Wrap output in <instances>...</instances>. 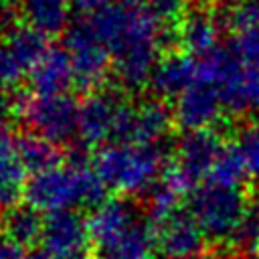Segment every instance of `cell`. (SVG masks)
Segmentation results:
<instances>
[{
    "label": "cell",
    "mask_w": 259,
    "mask_h": 259,
    "mask_svg": "<svg viewBox=\"0 0 259 259\" xmlns=\"http://www.w3.org/2000/svg\"><path fill=\"white\" fill-rule=\"evenodd\" d=\"M105 182L93 166L75 158L32 174L24 184V200L40 212L67 210L75 206H97L105 200Z\"/></svg>",
    "instance_id": "obj_1"
},
{
    "label": "cell",
    "mask_w": 259,
    "mask_h": 259,
    "mask_svg": "<svg viewBox=\"0 0 259 259\" xmlns=\"http://www.w3.org/2000/svg\"><path fill=\"white\" fill-rule=\"evenodd\" d=\"M166 40H170V32L160 26V18L150 8L136 6L123 36L111 49L117 81L130 91L150 85L152 71L162 57L160 53Z\"/></svg>",
    "instance_id": "obj_2"
},
{
    "label": "cell",
    "mask_w": 259,
    "mask_h": 259,
    "mask_svg": "<svg viewBox=\"0 0 259 259\" xmlns=\"http://www.w3.org/2000/svg\"><path fill=\"white\" fill-rule=\"evenodd\" d=\"M164 152L158 144L115 142L103 146L93 162L107 188L119 194H146L160 180Z\"/></svg>",
    "instance_id": "obj_3"
},
{
    "label": "cell",
    "mask_w": 259,
    "mask_h": 259,
    "mask_svg": "<svg viewBox=\"0 0 259 259\" xmlns=\"http://www.w3.org/2000/svg\"><path fill=\"white\" fill-rule=\"evenodd\" d=\"M249 204L251 196L243 186H229L208 180L192 190L188 198V214L198 223L208 241L227 247Z\"/></svg>",
    "instance_id": "obj_4"
},
{
    "label": "cell",
    "mask_w": 259,
    "mask_h": 259,
    "mask_svg": "<svg viewBox=\"0 0 259 259\" xmlns=\"http://www.w3.org/2000/svg\"><path fill=\"white\" fill-rule=\"evenodd\" d=\"M14 113L38 136L59 144L77 136L79 105L73 97L59 95H22L14 97Z\"/></svg>",
    "instance_id": "obj_5"
},
{
    "label": "cell",
    "mask_w": 259,
    "mask_h": 259,
    "mask_svg": "<svg viewBox=\"0 0 259 259\" xmlns=\"http://www.w3.org/2000/svg\"><path fill=\"white\" fill-rule=\"evenodd\" d=\"M65 49L71 55L75 83L81 89H97L109 73V49L95 36L87 16L75 20L65 30Z\"/></svg>",
    "instance_id": "obj_6"
},
{
    "label": "cell",
    "mask_w": 259,
    "mask_h": 259,
    "mask_svg": "<svg viewBox=\"0 0 259 259\" xmlns=\"http://www.w3.org/2000/svg\"><path fill=\"white\" fill-rule=\"evenodd\" d=\"M225 142L214 130H194L184 132L176 146L174 162L170 168L184 180L188 188L196 186L200 180L210 176V170L223 150Z\"/></svg>",
    "instance_id": "obj_7"
},
{
    "label": "cell",
    "mask_w": 259,
    "mask_h": 259,
    "mask_svg": "<svg viewBox=\"0 0 259 259\" xmlns=\"http://www.w3.org/2000/svg\"><path fill=\"white\" fill-rule=\"evenodd\" d=\"M174 123L172 111L160 97H150L138 105L123 103L115 127V138L119 142H142L158 144Z\"/></svg>",
    "instance_id": "obj_8"
},
{
    "label": "cell",
    "mask_w": 259,
    "mask_h": 259,
    "mask_svg": "<svg viewBox=\"0 0 259 259\" xmlns=\"http://www.w3.org/2000/svg\"><path fill=\"white\" fill-rule=\"evenodd\" d=\"M225 113L227 111L219 87L200 77H196V81L174 99L172 109L174 123L182 132L208 130L217 125Z\"/></svg>",
    "instance_id": "obj_9"
},
{
    "label": "cell",
    "mask_w": 259,
    "mask_h": 259,
    "mask_svg": "<svg viewBox=\"0 0 259 259\" xmlns=\"http://www.w3.org/2000/svg\"><path fill=\"white\" fill-rule=\"evenodd\" d=\"M121 105L123 101L109 91H91L79 103V119H77L79 142L91 148L115 138Z\"/></svg>",
    "instance_id": "obj_10"
},
{
    "label": "cell",
    "mask_w": 259,
    "mask_h": 259,
    "mask_svg": "<svg viewBox=\"0 0 259 259\" xmlns=\"http://www.w3.org/2000/svg\"><path fill=\"white\" fill-rule=\"evenodd\" d=\"M208 237L190 214L176 212L158 225V251L164 259H204Z\"/></svg>",
    "instance_id": "obj_11"
},
{
    "label": "cell",
    "mask_w": 259,
    "mask_h": 259,
    "mask_svg": "<svg viewBox=\"0 0 259 259\" xmlns=\"http://www.w3.org/2000/svg\"><path fill=\"white\" fill-rule=\"evenodd\" d=\"M87 221L73 208L49 212L42 229V245L55 259H73L83 253L89 243Z\"/></svg>",
    "instance_id": "obj_12"
},
{
    "label": "cell",
    "mask_w": 259,
    "mask_h": 259,
    "mask_svg": "<svg viewBox=\"0 0 259 259\" xmlns=\"http://www.w3.org/2000/svg\"><path fill=\"white\" fill-rule=\"evenodd\" d=\"M223 24V16L212 12L208 6H190L178 18L174 40L180 42L186 53L204 57L219 47Z\"/></svg>",
    "instance_id": "obj_13"
},
{
    "label": "cell",
    "mask_w": 259,
    "mask_h": 259,
    "mask_svg": "<svg viewBox=\"0 0 259 259\" xmlns=\"http://www.w3.org/2000/svg\"><path fill=\"white\" fill-rule=\"evenodd\" d=\"M93 249L97 259H154L158 251V227L140 217L125 231Z\"/></svg>",
    "instance_id": "obj_14"
},
{
    "label": "cell",
    "mask_w": 259,
    "mask_h": 259,
    "mask_svg": "<svg viewBox=\"0 0 259 259\" xmlns=\"http://www.w3.org/2000/svg\"><path fill=\"white\" fill-rule=\"evenodd\" d=\"M198 77V63L190 53L170 51L162 55L152 71L150 89L160 99H176Z\"/></svg>",
    "instance_id": "obj_15"
},
{
    "label": "cell",
    "mask_w": 259,
    "mask_h": 259,
    "mask_svg": "<svg viewBox=\"0 0 259 259\" xmlns=\"http://www.w3.org/2000/svg\"><path fill=\"white\" fill-rule=\"evenodd\" d=\"M140 210L134 202L125 198H109L103 200L93 208V212L87 219L89 239L93 247L103 245L105 241L113 239L121 231H125L130 225H134L140 219Z\"/></svg>",
    "instance_id": "obj_16"
},
{
    "label": "cell",
    "mask_w": 259,
    "mask_h": 259,
    "mask_svg": "<svg viewBox=\"0 0 259 259\" xmlns=\"http://www.w3.org/2000/svg\"><path fill=\"white\" fill-rule=\"evenodd\" d=\"M75 81L73 61L67 49L49 47L40 61L30 69V85L34 93L59 95L65 93Z\"/></svg>",
    "instance_id": "obj_17"
},
{
    "label": "cell",
    "mask_w": 259,
    "mask_h": 259,
    "mask_svg": "<svg viewBox=\"0 0 259 259\" xmlns=\"http://www.w3.org/2000/svg\"><path fill=\"white\" fill-rule=\"evenodd\" d=\"M20 12L26 24L45 36H55L69 28L71 0H22Z\"/></svg>",
    "instance_id": "obj_18"
},
{
    "label": "cell",
    "mask_w": 259,
    "mask_h": 259,
    "mask_svg": "<svg viewBox=\"0 0 259 259\" xmlns=\"http://www.w3.org/2000/svg\"><path fill=\"white\" fill-rule=\"evenodd\" d=\"M190 188L184 184V180L168 166L164 170V174L160 176V180L148 192V214H150L152 223L158 227L164 221H168L172 214H176L180 198Z\"/></svg>",
    "instance_id": "obj_19"
},
{
    "label": "cell",
    "mask_w": 259,
    "mask_h": 259,
    "mask_svg": "<svg viewBox=\"0 0 259 259\" xmlns=\"http://www.w3.org/2000/svg\"><path fill=\"white\" fill-rule=\"evenodd\" d=\"M45 221L40 219V210L30 204H14L2 217V231L8 239L20 243L22 247L36 243L42 239Z\"/></svg>",
    "instance_id": "obj_20"
},
{
    "label": "cell",
    "mask_w": 259,
    "mask_h": 259,
    "mask_svg": "<svg viewBox=\"0 0 259 259\" xmlns=\"http://www.w3.org/2000/svg\"><path fill=\"white\" fill-rule=\"evenodd\" d=\"M18 156L26 172H42L61 164V152L55 142L30 132L18 138Z\"/></svg>",
    "instance_id": "obj_21"
},
{
    "label": "cell",
    "mask_w": 259,
    "mask_h": 259,
    "mask_svg": "<svg viewBox=\"0 0 259 259\" xmlns=\"http://www.w3.org/2000/svg\"><path fill=\"white\" fill-rule=\"evenodd\" d=\"M6 45L26 69H32L40 61V57L49 51L47 36L36 28H32L30 24L10 26L6 32Z\"/></svg>",
    "instance_id": "obj_22"
},
{
    "label": "cell",
    "mask_w": 259,
    "mask_h": 259,
    "mask_svg": "<svg viewBox=\"0 0 259 259\" xmlns=\"http://www.w3.org/2000/svg\"><path fill=\"white\" fill-rule=\"evenodd\" d=\"M247 176L249 172H247L239 146L235 142H227L210 170L208 180L219 182V184H229V186H243Z\"/></svg>",
    "instance_id": "obj_23"
},
{
    "label": "cell",
    "mask_w": 259,
    "mask_h": 259,
    "mask_svg": "<svg viewBox=\"0 0 259 259\" xmlns=\"http://www.w3.org/2000/svg\"><path fill=\"white\" fill-rule=\"evenodd\" d=\"M241 150V156L245 160L247 172L253 178H259V119L253 123H247L235 142Z\"/></svg>",
    "instance_id": "obj_24"
},
{
    "label": "cell",
    "mask_w": 259,
    "mask_h": 259,
    "mask_svg": "<svg viewBox=\"0 0 259 259\" xmlns=\"http://www.w3.org/2000/svg\"><path fill=\"white\" fill-rule=\"evenodd\" d=\"M26 67L16 59V55L8 49V45H0V89L10 91L14 89L22 77H24Z\"/></svg>",
    "instance_id": "obj_25"
},
{
    "label": "cell",
    "mask_w": 259,
    "mask_h": 259,
    "mask_svg": "<svg viewBox=\"0 0 259 259\" xmlns=\"http://www.w3.org/2000/svg\"><path fill=\"white\" fill-rule=\"evenodd\" d=\"M150 10L160 20H174L186 10V0H148Z\"/></svg>",
    "instance_id": "obj_26"
},
{
    "label": "cell",
    "mask_w": 259,
    "mask_h": 259,
    "mask_svg": "<svg viewBox=\"0 0 259 259\" xmlns=\"http://www.w3.org/2000/svg\"><path fill=\"white\" fill-rule=\"evenodd\" d=\"M0 259H26L24 247L4 235L0 237Z\"/></svg>",
    "instance_id": "obj_27"
},
{
    "label": "cell",
    "mask_w": 259,
    "mask_h": 259,
    "mask_svg": "<svg viewBox=\"0 0 259 259\" xmlns=\"http://www.w3.org/2000/svg\"><path fill=\"white\" fill-rule=\"evenodd\" d=\"M73 2H75V6H77L79 10L91 14V12H95V10H101V8L109 6V4H113L115 0H73Z\"/></svg>",
    "instance_id": "obj_28"
},
{
    "label": "cell",
    "mask_w": 259,
    "mask_h": 259,
    "mask_svg": "<svg viewBox=\"0 0 259 259\" xmlns=\"http://www.w3.org/2000/svg\"><path fill=\"white\" fill-rule=\"evenodd\" d=\"M26 259H55V257H53L47 249H42V251H32V253H28Z\"/></svg>",
    "instance_id": "obj_29"
},
{
    "label": "cell",
    "mask_w": 259,
    "mask_h": 259,
    "mask_svg": "<svg viewBox=\"0 0 259 259\" xmlns=\"http://www.w3.org/2000/svg\"><path fill=\"white\" fill-rule=\"evenodd\" d=\"M121 4H125V6H140V2L142 0H119Z\"/></svg>",
    "instance_id": "obj_30"
},
{
    "label": "cell",
    "mask_w": 259,
    "mask_h": 259,
    "mask_svg": "<svg viewBox=\"0 0 259 259\" xmlns=\"http://www.w3.org/2000/svg\"><path fill=\"white\" fill-rule=\"evenodd\" d=\"M14 0H0V10H6Z\"/></svg>",
    "instance_id": "obj_31"
},
{
    "label": "cell",
    "mask_w": 259,
    "mask_h": 259,
    "mask_svg": "<svg viewBox=\"0 0 259 259\" xmlns=\"http://www.w3.org/2000/svg\"><path fill=\"white\" fill-rule=\"evenodd\" d=\"M219 2H223V4H241V2H245V0H219Z\"/></svg>",
    "instance_id": "obj_32"
},
{
    "label": "cell",
    "mask_w": 259,
    "mask_h": 259,
    "mask_svg": "<svg viewBox=\"0 0 259 259\" xmlns=\"http://www.w3.org/2000/svg\"><path fill=\"white\" fill-rule=\"evenodd\" d=\"M253 259H259V243H257V247H255V251H253Z\"/></svg>",
    "instance_id": "obj_33"
},
{
    "label": "cell",
    "mask_w": 259,
    "mask_h": 259,
    "mask_svg": "<svg viewBox=\"0 0 259 259\" xmlns=\"http://www.w3.org/2000/svg\"><path fill=\"white\" fill-rule=\"evenodd\" d=\"M73 259H87V257H83V255H79V257H73Z\"/></svg>",
    "instance_id": "obj_34"
}]
</instances>
